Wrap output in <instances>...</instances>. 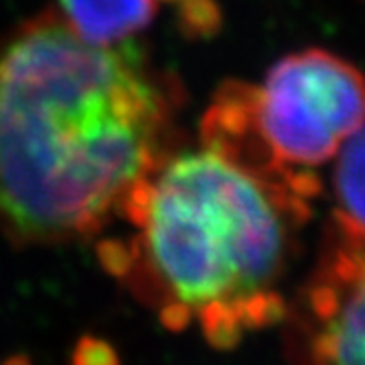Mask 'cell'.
Wrapping results in <instances>:
<instances>
[{
    "label": "cell",
    "mask_w": 365,
    "mask_h": 365,
    "mask_svg": "<svg viewBox=\"0 0 365 365\" xmlns=\"http://www.w3.org/2000/svg\"><path fill=\"white\" fill-rule=\"evenodd\" d=\"M170 84L135 40L95 44L58 11L0 40V225L22 245L99 233L170 154Z\"/></svg>",
    "instance_id": "cell-1"
},
{
    "label": "cell",
    "mask_w": 365,
    "mask_h": 365,
    "mask_svg": "<svg viewBox=\"0 0 365 365\" xmlns=\"http://www.w3.org/2000/svg\"><path fill=\"white\" fill-rule=\"evenodd\" d=\"M289 346L310 363H365V240L334 220L299 297Z\"/></svg>",
    "instance_id": "cell-4"
},
{
    "label": "cell",
    "mask_w": 365,
    "mask_h": 365,
    "mask_svg": "<svg viewBox=\"0 0 365 365\" xmlns=\"http://www.w3.org/2000/svg\"><path fill=\"white\" fill-rule=\"evenodd\" d=\"M58 14L84 40L119 44L152 22L156 0H60Z\"/></svg>",
    "instance_id": "cell-5"
},
{
    "label": "cell",
    "mask_w": 365,
    "mask_h": 365,
    "mask_svg": "<svg viewBox=\"0 0 365 365\" xmlns=\"http://www.w3.org/2000/svg\"><path fill=\"white\" fill-rule=\"evenodd\" d=\"M334 165L332 220L352 236L365 240V125L339 148Z\"/></svg>",
    "instance_id": "cell-6"
},
{
    "label": "cell",
    "mask_w": 365,
    "mask_h": 365,
    "mask_svg": "<svg viewBox=\"0 0 365 365\" xmlns=\"http://www.w3.org/2000/svg\"><path fill=\"white\" fill-rule=\"evenodd\" d=\"M306 198L207 143L170 152L123 207L133 238L103 259L165 326L231 348L286 315L277 282Z\"/></svg>",
    "instance_id": "cell-2"
},
{
    "label": "cell",
    "mask_w": 365,
    "mask_h": 365,
    "mask_svg": "<svg viewBox=\"0 0 365 365\" xmlns=\"http://www.w3.org/2000/svg\"><path fill=\"white\" fill-rule=\"evenodd\" d=\"M365 125L363 73L324 48L282 58L262 86L231 84L202 121V143L267 178L330 159Z\"/></svg>",
    "instance_id": "cell-3"
}]
</instances>
